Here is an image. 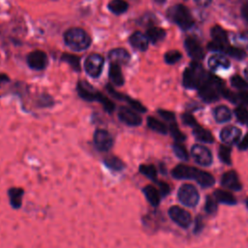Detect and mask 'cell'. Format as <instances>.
<instances>
[{
    "label": "cell",
    "instance_id": "obj_31",
    "mask_svg": "<svg viewBox=\"0 0 248 248\" xmlns=\"http://www.w3.org/2000/svg\"><path fill=\"white\" fill-rule=\"evenodd\" d=\"M104 163L105 165L111 169L112 170H115V171H119V170H122L125 167L123 161L121 159H119L118 157L116 156H108L104 159Z\"/></svg>",
    "mask_w": 248,
    "mask_h": 248
},
{
    "label": "cell",
    "instance_id": "obj_17",
    "mask_svg": "<svg viewBox=\"0 0 248 248\" xmlns=\"http://www.w3.org/2000/svg\"><path fill=\"white\" fill-rule=\"evenodd\" d=\"M221 184L227 189L232 191H239L242 188V185L238 179V175L234 170L226 171L221 177Z\"/></svg>",
    "mask_w": 248,
    "mask_h": 248
},
{
    "label": "cell",
    "instance_id": "obj_2",
    "mask_svg": "<svg viewBox=\"0 0 248 248\" xmlns=\"http://www.w3.org/2000/svg\"><path fill=\"white\" fill-rule=\"evenodd\" d=\"M225 88L224 82L218 77L207 74L206 78L199 87V96L206 103L217 101L222 96V91Z\"/></svg>",
    "mask_w": 248,
    "mask_h": 248
},
{
    "label": "cell",
    "instance_id": "obj_45",
    "mask_svg": "<svg viewBox=\"0 0 248 248\" xmlns=\"http://www.w3.org/2000/svg\"><path fill=\"white\" fill-rule=\"evenodd\" d=\"M158 184H159V192H160V194L163 197L167 196L170 193V190L169 184L164 182V181H160V182H158Z\"/></svg>",
    "mask_w": 248,
    "mask_h": 248
},
{
    "label": "cell",
    "instance_id": "obj_32",
    "mask_svg": "<svg viewBox=\"0 0 248 248\" xmlns=\"http://www.w3.org/2000/svg\"><path fill=\"white\" fill-rule=\"evenodd\" d=\"M223 52L227 53L231 57L237 60H242L246 57V52L241 47H237V46H232L226 45Z\"/></svg>",
    "mask_w": 248,
    "mask_h": 248
},
{
    "label": "cell",
    "instance_id": "obj_10",
    "mask_svg": "<svg viewBox=\"0 0 248 248\" xmlns=\"http://www.w3.org/2000/svg\"><path fill=\"white\" fill-rule=\"evenodd\" d=\"M169 216L176 225L184 229L188 228L192 223L191 214L184 208L177 205H173L169 208Z\"/></svg>",
    "mask_w": 248,
    "mask_h": 248
},
{
    "label": "cell",
    "instance_id": "obj_12",
    "mask_svg": "<svg viewBox=\"0 0 248 248\" xmlns=\"http://www.w3.org/2000/svg\"><path fill=\"white\" fill-rule=\"evenodd\" d=\"M118 118L124 124L133 127L140 126L142 121L140 115L137 112V110L124 106L120 107L118 109Z\"/></svg>",
    "mask_w": 248,
    "mask_h": 248
},
{
    "label": "cell",
    "instance_id": "obj_44",
    "mask_svg": "<svg viewBox=\"0 0 248 248\" xmlns=\"http://www.w3.org/2000/svg\"><path fill=\"white\" fill-rule=\"evenodd\" d=\"M233 41H234V43H235L236 45H238L239 46L248 45V37L245 36V35H242V34H236V35H234Z\"/></svg>",
    "mask_w": 248,
    "mask_h": 248
},
{
    "label": "cell",
    "instance_id": "obj_19",
    "mask_svg": "<svg viewBox=\"0 0 248 248\" xmlns=\"http://www.w3.org/2000/svg\"><path fill=\"white\" fill-rule=\"evenodd\" d=\"M129 43L134 48L140 51H145L148 48L149 40L146 37V35H144L143 33L140 31H136L130 36Z\"/></svg>",
    "mask_w": 248,
    "mask_h": 248
},
{
    "label": "cell",
    "instance_id": "obj_51",
    "mask_svg": "<svg viewBox=\"0 0 248 248\" xmlns=\"http://www.w3.org/2000/svg\"><path fill=\"white\" fill-rule=\"evenodd\" d=\"M244 75H245V78L248 79V66L244 69Z\"/></svg>",
    "mask_w": 248,
    "mask_h": 248
},
{
    "label": "cell",
    "instance_id": "obj_5",
    "mask_svg": "<svg viewBox=\"0 0 248 248\" xmlns=\"http://www.w3.org/2000/svg\"><path fill=\"white\" fill-rule=\"evenodd\" d=\"M207 77V73L198 61H193L183 73V85L188 89H199Z\"/></svg>",
    "mask_w": 248,
    "mask_h": 248
},
{
    "label": "cell",
    "instance_id": "obj_48",
    "mask_svg": "<svg viewBox=\"0 0 248 248\" xmlns=\"http://www.w3.org/2000/svg\"><path fill=\"white\" fill-rule=\"evenodd\" d=\"M194 1H195V3L198 6L202 7V8L209 6L211 4V2H212V0H194Z\"/></svg>",
    "mask_w": 248,
    "mask_h": 248
},
{
    "label": "cell",
    "instance_id": "obj_1",
    "mask_svg": "<svg viewBox=\"0 0 248 248\" xmlns=\"http://www.w3.org/2000/svg\"><path fill=\"white\" fill-rule=\"evenodd\" d=\"M171 175L176 179H194L202 187H210L215 183L212 174L197 168L179 164L171 170Z\"/></svg>",
    "mask_w": 248,
    "mask_h": 248
},
{
    "label": "cell",
    "instance_id": "obj_36",
    "mask_svg": "<svg viewBox=\"0 0 248 248\" xmlns=\"http://www.w3.org/2000/svg\"><path fill=\"white\" fill-rule=\"evenodd\" d=\"M170 128V135L172 136V138L177 141V142H182L183 140H185L186 137L185 135L178 129V126L177 124L173 121L170 123V125L169 126Z\"/></svg>",
    "mask_w": 248,
    "mask_h": 248
},
{
    "label": "cell",
    "instance_id": "obj_46",
    "mask_svg": "<svg viewBox=\"0 0 248 248\" xmlns=\"http://www.w3.org/2000/svg\"><path fill=\"white\" fill-rule=\"evenodd\" d=\"M202 230V218L201 216H198L195 220V227H194V232L196 233L200 232Z\"/></svg>",
    "mask_w": 248,
    "mask_h": 248
},
{
    "label": "cell",
    "instance_id": "obj_15",
    "mask_svg": "<svg viewBox=\"0 0 248 248\" xmlns=\"http://www.w3.org/2000/svg\"><path fill=\"white\" fill-rule=\"evenodd\" d=\"M241 137V130L235 126H227L220 132V139L225 144H234Z\"/></svg>",
    "mask_w": 248,
    "mask_h": 248
},
{
    "label": "cell",
    "instance_id": "obj_41",
    "mask_svg": "<svg viewBox=\"0 0 248 248\" xmlns=\"http://www.w3.org/2000/svg\"><path fill=\"white\" fill-rule=\"evenodd\" d=\"M204 209L208 214H214L217 211L218 205H217V201L215 200V198H212L209 196L206 198Z\"/></svg>",
    "mask_w": 248,
    "mask_h": 248
},
{
    "label": "cell",
    "instance_id": "obj_39",
    "mask_svg": "<svg viewBox=\"0 0 248 248\" xmlns=\"http://www.w3.org/2000/svg\"><path fill=\"white\" fill-rule=\"evenodd\" d=\"M231 83L233 87L239 89L240 91H243V90H246L248 89V83L247 81L241 78L240 76L238 75H234L231 78Z\"/></svg>",
    "mask_w": 248,
    "mask_h": 248
},
{
    "label": "cell",
    "instance_id": "obj_52",
    "mask_svg": "<svg viewBox=\"0 0 248 248\" xmlns=\"http://www.w3.org/2000/svg\"><path fill=\"white\" fill-rule=\"evenodd\" d=\"M165 1L166 0H154V2H156L158 4H163V3H165Z\"/></svg>",
    "mask_w": 248,
    "mask_h": 248
},
{
    "label": "cell",
    "instance_id": "obj_8",
    "mask_svg": "<svg viewBox=\"0 0 248 248\" xmlns=\"http://www.w3.org/2000/svg\"><path fill=\"white\" fill-rule=\"evenodd\" d=\"M104 63L105 62L102 55L98 53H92L86 57L83 63V67L86 74L89 77L96 78H99L100 75L102 74Z\"/></svg>",
    "mask_w": 248,
    "mask_h": 248
},
{
    "label": "cell",
    "instance_id": "obj_9",
    "mask_svg": "<svg viewBox=\"0 0 248 248\" xmlns=\"http://www.w3.org/2000/svg\"><path fill=\"white\" fill-rule=\"evenodd\" d=\"M191 156L198 165L202 167L210 166L213 161L211 151L202 144H195L191 147Z\"/></svg>",
    "mask_w": 248,
    "mask_h": 248
},
{
    "label": "cell",
    "instance_id": "obj_38",
    "mask_svg": "<svg viewBox=\"0 0 248 248\" xmlns=\"http://www.w3.org/2000/svg\"><path fill=\"white\" fill-rule=\"evenodd\" d=\"M218 154H219L220 160L223 163L228 164V165H230L232 163V160H231V148L229 146H227L226 144L220 145Z\"/></svg>",
    "mask_w": 248,
    "mask_h": 248
},
{
    "label": "cell",
    "instance_id": "obj_49",
    "mask_svg": "<svg viewBox=\"0 0 248 248\" xmlns=\"http://www.w3.org/2000/svg\"><path fill=\"white\" fill-rule=\"evenodd\" d=\"M241 15L243 16V18L248 22V3L244 4L241 8Z\"/></svg>",
    "mask_w": 248,
    "mask_h": 248
},
{
    "label": "cell",
    "instance_id": "obj_14",
    "mask_svg": "<svg viewBox=\"0 0 248 248\" xmlns=\"http://www.w3.org/2000/svg\"><path fill=\"white\" fill-rule=\"evenodd\" d=\"M184 46L188 55L194 61H201L204 57V52L200 42L193 37H187L184 41Z\"/></svg>",
    "mask_w": 248,
    "mask_h": 248
},
{
    "label": "cell",
    "instance_id": "obj_7",
    "mask_svg": "<svg viewBox=\"0 0 248 248\" xmlns=\"http://www.w3.org/2000/svg\"><path fill=\"white\" fill-rule=\"evenodd\" d=\"M177 198L183 205L195 207L200 201V194L194 185L183 184L178 189Z\"/></svg>",
    "mask_w": 248,
    "mask_h": 248
},
{
    "label": "cell",
    "instance_id": "obj_47",
    "mask_svg": "<svg viewBox=\"0 0 248 248\" xmlns=\"http://www.w3.org/2000/svg\"><path fill=\"white\" fill-rule=\"evenodd\" d=\"M238 149L240 150H246L248 149V134H246L243 139L238 143Z\"/></svg>",
    "mask_w": 248,
    "mask_h": 248
},
{
    "label": "cell",
    "instance_id": "obj_28",
    "mask_svg": "<svg viewBox=\"0 0 248 248\" xmlns=\"http://www.w3.org/2000/svg\"><path fill=\"white\" fill-rule=\"evenodd\" d=\"M23 190L21 188H11L9 190V198L11 205L14 208H19L22 203Z\"/></svg>",
    "mask_w": 248,
    "mask_h": 248
},
{
    "label": "cell",
    "instance_id": "obj_30",
    "mask_svg": "<svg viewBox=\"0 0 248 248\" xmlns=\"http://www.w3.org/2000/svg\"><path fill=\"white\" fill-rule=\"evenodd\" d=\"M147 126L152 130L155 131L159 134H167L168 132V128L167 126L160 120H158L157 118L153 117V116H148L147 117Z\"/></svg>",
    "mask_w": 248,
    "mask_h": 248
},
{
    "label": "cell",
    "instance_id": "obj_53",
    "mask_svg": "<svg viewBox=\"0 0 248 248\" xmlns=\"http://www.w3.org/2000/svg\"><path fill=\"white\" fill-rule=\"evenodd\" d=\"M246 206H247V208H248V199L246 200Z\"/></svg>",
    "mask_w": 248,
    "mask_h": 248
},
{
    "label": "cell",
    "instance_id": "obj_37",
    "mask_svg": "<svg viewBox=\"0 0 248 248\" xmlns=\"http://www.w3.org/2000/svg\"><path fill=\"white\" fill-rule=\"evenodd\" d=\"M172 150L174 152V154L181 160H184V161H187L188 158H189V155H188V152L186 150V148L181 144V142H175L172 144Z\"/></svg>",
    "mask_w": 248,
    "mask_h": 248
},
{
    "label": "cell",
    "instance_id": "obj_13",
    "mask_svg": "<svg viewBox=\"0 0 248 248\" xmlns=\"http://www.w3.org/2000/svg\"><path fill=\"white\" fill-rule=\"evenodd\" d=\"M26 61L28 66L36 71H41L44 70L48 63V59H47V55L45 51L43 50H34L31 51L27 57H26Z\"/></svg>",
    "mask_w": 248,
    "mask_h": 248
},
{
    "label": "cell",
    "instance_id": "obj_34",
    "mask_svg": "<svg viewBox=\"0 0 248 248\" xmlns=\"http://www.w3.org/2000/svg\"><path fill=\"white\" fill-rule=\"evenodd\" d=\"M140 171L141 174L151 180L157 179V170L153 165H140Z\"/></svg>",
    "mask_w": 248,
    "mask_h": 248
},
{
    "label": "cell",
    "instance_id": "obj_3",
    "mask_svg": "<svg viewBox=\"0 0 248 248\" xmlns=\"http://www.w3.org/2000/svg\"><path fill=\"white\" fill-rule=\"evenodd\" d=\"M77 91L78 96L88 102H94L97 101L99 102L104 108L108 111V112H112L115 108V105L113 104L112 101H110L108 97H106L105 95H103L101 92L96 91L91 84L87 83L86 81L82 80V81H78V86H77Z\"/></svg>",
    "mask_w": 248,
    "mask_h": 248
},
{
    "label": "cell",
    "instance_id": "obj_6",
    "mask_svg": "<svg viewBox=\"0 0 248 248\" xmlns=\"http://www.w3.org/2000/svg\"><path fill=\"white\" fill-rule=\"evenodd\" d=\"M167 16L172 22H174L183 30L190 29L194 26L195 21L191 12L186 6L182 4H176L170 7L168 10Z\"/></svg>",
    "mask_w": 248,
    "mask_h": 248
},
{
    "label": "cell",
    "instance_id": "obj_4",
    "mask_svg": "<svg viewBox=\"0 0 248 248\" xmlns=\"http://www.w3.org/2000/svg\"><path fill=\"white\" fill-rule=\"evenodd\" d=\"M64 42L71 49L82 51L90 46L91 38L82 28L73 27L64 33Z\"/></svg>",
    "mask_w": 248,
    "mask_h": 248
},
{
    "label": "cell",
    "instance_id": "obj_20",
    "mask_svg": "<svg viewBox=\"0 0 248 248\" xmlns=\"http://www.w3.org/2000/svg\"><path fill=\"white\" fill-rule=\"evenodd\" d=\"M208 67L211 69V70H218L220 68H223V69H228L231 67V62L230 60L225 56V55H222V54H213L209 57L208 59Z\"/></svg>",
    "mask_w": 248,
    "mask_h": 248
},
{
    "label": "cell",
    "instance_id": "obj_24",
    "mask_svg": "<svg viewBox=\"0 0 248 248\" xmlns=\"http://www.w3.org/2000/svg\"><path fill=\"white\" fill-rule=\"evenodd\" d=\"M193 135L195 136V138L202 142H206V143H211L214 141V138L212 136V134L205 130L204 128L197 125L196 127L193 128Z\"/></svg>",
    "mask_w": 248,
    "mask_h": 248
},
{
    "label": "cell",
    "instance_id": "obj_23",
    "mask_svg": "<svg viewBox=\"0 0 248 248\" xmlns=\"http://www.w3.org/2000/svg\"><path fill=\"white\" fill-rule=\"evenodd\" d=\"M142 192L148 201V202L153 206H158L161 201V194L160 192L153 186V185H146Z\"/></svg>",
    "mask_w": 248,
    "mask_h": 248
},
{
    "label": "cell",
    "instance_id": "obj_25",
    "mask_svg": "<svg viewBox=\"0 0 248 248\" xmlns=\"http://www.w3.org/2000/svg\"><path fill=\"white\" fill-rule=\"evenodd\" d=\"M146 37L152 44H157L166 37V31L161 27L152 26L147 29Z\"/></svg>",
    "mask_w": 248,
    "mask_h": 248
},
{
    "label": "cell",
    "instance_id": "obj_29",
    "mask_svg": "<svg viewBox=\"0 0 248 248\" xmlns=\"http://www.w3.org/2000/svg\"><path fill=\"white\" fill-rule=\"evenodd\" d=\"M129 4L125 0H110L108 8L114 15H122L128 10Z\"/></svg>",
    "mask_w": 248,
    "mask_h": 248
},
{
    "label": "cell",
    "instance_id": "obj_40",
    "mask_svg": "<svg viewBox=\"0 0 248 248\" xmlns=\"http://www.w3.org/2000/svg\"><path fill=\"white\" fill-rule=\"evenodd\" d=\"M237 120L242 124H248V110L243 106H239L234 109Z\"/></svg>",
    "mask_w": 248,
    "mask_h": 248
},
{
    "label": "cell",
    "instance_id": "obj_22",
    "mask_svg": "<svg viewBox=\"0 0 248 248\" xmlns=\"http://www.w3.org/2000/svg\"><path fill=\"white\" fill-rule=\"evenodd\" d=\"M213 117L218 123L228 122L232 118V110L226 106H218L213 109Z\"/></svg>",
    "mask_w": 248,
    "mask_h": 248
},
{
    "label": "cell",
    "instance_id": "obj_33",
    "mask_svg": "<svg viewBox=\"0 0 248 248\" xmlns=\"http://www.w3.org/2000/svg\"><path fill=\"white\" fill-rule=\"evenodd\" d=\"M61 60L67 62L74 70L79 71L80 70V59L78 56L70 54V53H63L61 56Z\"/></svg>",
    "mask_w": 248,
    "mask_h": 248
},
{
    "label": "cell",
    "instance_id": "obj_43",
    "mask_svg": "<svg viewBox=\"0 0 248 248\" xmlns=\"http://www.w3.org/2000/svg\"><path fill=\"white\" fill-rule=\"evenodd\" d=\"M158 113L162 118H164L167 121L173 122L175 120V115L172 111L166 110V109H158Z\"/></svg>",
    "mask_w": 248,
    "mask_h": 248
},
{
    "label": "cell",
    "instance_id": "obj_16",
    "mask_svg": "<svg viewBox=\"0 0 248 248\" xmlns=\"http://www.w3.org/2000/svg\"><path fill=\"white\" fill-rule=\"evenodd\" d=\"M107 89H108V91L109 92V94H110L112 97H114V98H116V99H118V100L126 101L135 110H137V111H139V112H145V111H146V108H145L141 103H140V102L137 101V100L132 99L131 97H129V96H127V95H124V94H121V93L115 91L114 88H112V86H111L110 84H108V85H107Z\"/></svg>",
    "mask_w": 248,
    "mask_h": 248
},
{
    "label": "cell",
    "instance_id": "obj_27",
    "mask_svg": "<svg viewBox=\"0 0 248 248\" xmlns=\"http://www.w3.org/2000/svg\"><path fill=\"white\" fill-rule=\"evenodd\" d=\"M211 37L213 41L220 44H228L229 37L225 29H223L220 25H214L210 30Z\"/></svg>",
    "mask_w": 248,
    "mask_h": 248
},
{
    "label": "cell",
    "instance_id": "obj_26",
    "mask_svg": "<svg viewBox=\"0 0 248 248\" xmlns=\"http://www.w3.org/2000/svg\"><path fill=\"white\" fill-rule=\"evenodd\" d=\"M213 195L215 200L221 203H226L229 205L236 203V200L233 197V195L226 190H216Z\"/></svg>",
    "mask_w": 248,
    "mask_h": 248
},
{
    "label": "cell",
    "instance_id": "obj_21",
    "mask_svg": "<svg viewBox=\"0 0 248 248\" xmlns=\"http://www.w3.org/2000/svg\"><path fill=\"white\" fill-rule=\"evenodd\" d=\"M108 77L110 81L116 86H122L124 84V76L122 74L120 65L110 63L108 68Z\"/></svg>",
    "mask_w": 248,
    "mask_h": 248
},
{
    "label": "cell",
    "instance_id": "obj_18",
    "mask_svg": "<svg viewBox=\"0 0 248 248\" xmlns=\"http://www.w3.org/2000/svg\"><path fill=\"white\" fill-rule=\"evenodd\" d=\"M108 60L110 63L117 65H126L130 61V53L123 47H116L108 52Z\"/></svg>",
    "mask_w": 248,
    "mask_h": 248
},
{
    "label": "cell",
    "instance_id": "obj_50",
    "mask_svg": "<svg viewBox=\"0 0 248 248\" xmlns=\"http://www.w3.org/2000/svg\"><path fill=\"white\" fill-rule=\"evenodd\" d=\"M10 78L7 75H4V74H0V85L3 83V82H7L9 81Z\"/></svg>",
    "mask_w": 248,
    "mask_h": 248
},
{
    "label": "cell",
    "instance_id": "obj_11",
    "mask_svg": "<svg viewBox=\"0 0 248 248\" xmlns=\"http://www.w3.org/2000/svg\"><path fill=\"white\" fill-rule=\"evenodd\" d=\"M93 141L96 148L102 152L108 151L113 145L112 136L105 129H97L94 132Z\"/></svg>",
    "mask_w": 248,
    "mask_h": 248
},
{
    "label": "cell",
    "instance_id": "obj_42",
    "mask_svg": "<svg viewBox=\"0 0 248 248\" xmlns=\"http://www.w3.org/2000/svg\"><path fill=\"white\" fill-rule=\"evenodd\" d=\"M181 119H182V122L184 124H186L188 126H191L192 128H194V127H196L198 125V122H197L196 118L192 114H190V113H187V112L183 113L181 115Z\"/></svg>",
    "mask_w": 248,
    "mask_h": 248
},
{
    "label": "cell",
    "instance_id": "obj_35",
    "mask_svg": "<svg viewBox=\"0 0 248 248\" xmlns=\"http://www.w3.org/2000/svg\"><path fill=\"white\" fill-rule=\"evenodd\" d=\"M182 58V54L180 51L176 50V49H172V50H169L165 53L164 55V60L167 64H175L176 62H178L180 59Z\"/></svg>",
    "mask_w": 248,
    "mask_h": 248
}]
</instances>
